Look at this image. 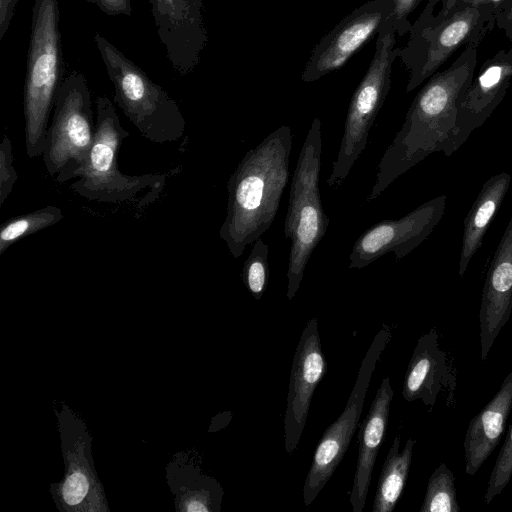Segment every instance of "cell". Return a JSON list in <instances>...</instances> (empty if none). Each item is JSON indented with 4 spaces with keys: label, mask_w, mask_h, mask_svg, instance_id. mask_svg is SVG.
<instances>
[{
    "label": "cell",
    "mask_w": 512,
    "mask_h": 512,
    "mask_svg": "<svg viewBox=\"0 0 512 512\" xmlns=\"http://www.w3.org/2000/svg\"><path fill=\"white\" fill-rule=\"evenodd\" d=\"M13 160L11 140L8 134L4 133L0 145V206H3L18 179Z\"/></svg>",
    "instance_id": "83f0119b"
},
{
    "label": "cell",
    "mask_w": 512,
    "mask_h": 512,
    "mask_svg": "<svg viewBox=\"0 0 512 512\" xmlns=\"http://www.w3.org/2000/svg\"><path fill=\"white\" fill-rule=\"evenodd\" d=\"M512 478V425L507 432L502 448L491 471L484 500L489 504L506 488Z\"/></svg>",
    "instance_id": "4316f807"
},
{
    "label": "cell",
    "mask_w": 512,
    "mask_h": 512,
    "mask_svg": "<svg viewBox=\"0 0 512 512\" xmlns=\"http://www.w3.org/2000/svg\"><path fill=\"white\" fill-rule=\"evenodd\" d=\"M97 6L109 16H130L132 12L130 0H98Z\"/></svg>",
    "instance_id": "f546056e"
},
{
    "label": "cell",
    "mask_w": 512,
    "mask_h": 512,
    "mask_svg": "<svg viewBox=\"0 0 512 512\" xmlns=\"http://www.w3.org/2000/svg\"><path fill=\"white\" fill-rule=\"evenodd\" d=\"M58 421L66 468L63 481L53 492L56 503L67 511L108 510L91 460V439L84 423L66 406Z\"/></svg>",
    "instance_id": "7c38bea8"
},
{
    "label": "cell",
    "mask_w": 512,
    "mask_h": 512,
    "mask_svg": "<svg viewBox=\"0 0 512 512\" xmlns=\"http://www.w3.org/2000/svg\"><path fill=\"white\" fill-rule=\"evenodd\" d=\"M457 370L443 349L435 328L421 335L410 358L402 388L408 402L420 400L430 410L441 396L446 406L455 402Z\"/></svg>",
    "instance_id": "2e32d148"
},
{
    "label": "cell",
    "mask_w": 512,
    "mask_h": 512,
    "mask_svg": "<svg viewBox=\"0 0 512 512\" xmlns=\"http://www.w3.org/2000/svg\"><path fill=\"white\" fill-rule=\"evenodd\" d=\"M495 22L496 27L502 30L508 39L512 40V0H508L499 11Z\"/></svg>",
    "instance_id": "1f68e13d"
},
{
    "label": "cell",
    "mask_w": 512,
    "mask_h": 512,
    "mask_svg": "<svg viewBox=\"0 0 512 512\" xmlns=\"http://www.w3.org/2000/svg\"><path fill=\"white\" fill-rule=\"evenodd\" d=\"M458 1L460 0H428L425 7L430 9H435L438 3L441 4V9L443 11L451 9Z\"/></svg>",
    "instance_id": "836d02e7"
},
{
    "label": "cell",
    "mask_w": 512,
    "mask_h": 512,
    "mask_svg": "<svg viewBox=\"0 0 512 512\" xmlns=\"http://www.w3.org/2000/svg\"><path fill=\"white\" fill-rule=\"evenodd\" d=\"M18 0H0V40L11 24Z\"/></svg>",
    "instance_id": "4dcf8cb0"
},
{
    "label": "cell",
    "mask_w": 512,
    "mask_h": 512,
    "mask_svg": "<svg viewBox=\"0 0 512 512\" xmlns=\"http://www.w3.org/2000/svg\"><path fill=\"white\" fill-rule=\"evenodd\" d=\"M170 476L171 489L177 496L180 510L217 512L221 508L223 489L211 477L201 473V470L192 464H183Z\"/></svg>",
    "instance_id": "7402d4cb"
},
{
    "label": "cell",
    "mask_w": 512,
    "mask_h": 512,
    "mask_svg": "<svg viewBox=\"0 0 512 512\" xmlns=\"http://www.w3.org/2000/svg\"><path fill=\"white\" fill-rule=\"evenodd\" d=\"M160 42L173 69L193 72L208 42L202 0H149Z\"/></svg>",
    "instance_id": "5bb4252c"
},
{
    "label": "cell",
    "mask_w": 512,
    "mask_h": 512,
    "mask_svg": "<svg viewBox=\"0 0 512 512\" xmlns=\"http://www.w3.org/2000/svg\"><path fill=\"white\" fill-rule=\"evenodd\" d=\"M512 313V216L484 282L479 310L480 359L485 361Z\"/></svg>",
    "instance_id": "ac0fdd59"
},
{
    "label": "cell",
    "mask_w": 512,
    "mask_h": 512,
    "mask_svg": "<svg viewBox=\"0 0 512 512\" xmlns=\"http://www.w3.org/2000/svg\"><path fill=\"white\" fill-rule=\"evenodd\" d=\"M396 34L392 22L384 21L374 56L348 107L339 151L327 179L330 188L343 184L365 149L370 129L390 91L392 66L401 49L396 46Z\"/></svg>",
    "instance_id": "ba28073f"
},
{
    "label": "cell",
    "mask_w": 512,
    "mask_h": 512,
    "mask_svg": "<svg viewBox=\"0 0 512 512\" xmlns=\"http://www.w3.org/2000/svg\"><path fill=\"white\" fill-rule=\"evenodd\" d=\"M455 477L446 464L441 463L431 474L420 512H459Z\"/></svg>",
    "instance_id": "d4e9b609"
},
{
    "label": "cell",
    "mask_w": 512,
    "mask_h": 512,
    "mask_svg": "<svg viewBox=\"0 0 512 512\" xmlns=\"http://www.w3.org/2000/svg\"><path fill=\"white\" fill-rule=\"evenodd\" d=\"M268 245L258 238L244 262L242 280L256 300H260L266 291L269 280Z\"/></svg>",
    "instance_id": "484cf974"
},
{
    "label": "cell",
    "mask_w": 512,
    "mask_h": 512,
    "mask_svg": "<svg viewBox=\"0 0 512 512\" xmlns=\"http://www.w3.org/2000/svg\"><path fill=\"white\" fill-rule=\"evenodd\" d=\"M63 217L59 207L48 205L7 219L0 227V255L19 240L53 226Z\"/></svg>",
    "instance_id": "cb8c5ba5"
},
{
    "label": "cell",
    "mask_w": 512,
    "mask_h": 512,
    "mask_svg": "<svg viewBox=\"0 0 512 512\" xmlns=\"http://www.w3.org/2000/svg\"><path fill=\"white\" fill-rule=\"evenodd\" d=\"M326 371L318 318L312 317L300 336L291 366L284 413V448L288 454L294 452L300 442L313 394Z\"/></svg>",
    "instance_id": "9a60e30c"
},
{
    "label": "cell",
    "mask_w": 512,
    "mask_h": 512,
    "mask_svg": "<svg viewBox=\"0 0 512 512\" xmlns=\"http://www.w3.org/2000/svg\"><path fill=\"white\" fill-rule=\"evenodd\" d=\"M494 11L485 5L458 1L451 9L424 7L412 24L399 58L409 72L406 92L430 78L460 47H478L496 26Z\"/></svg>",
    "instance_id": "5b68a950"
},
{
    "label": "cell",
    "mask_w": 512,
    "mask_h": 512,
    "mask_svg": "<svg viewBox=\"0 0 512 512\" xmlns=\"http://www.w3.org/2000/svg\"><path fill=\"white\" fill-rule=\"evenodd\" d=\"M85 1H87V2H89L91 4H96V5H97V2H98V0H85Z\"/></svg>",
    "instance_id": "e575fe53"
},
{
    "label": "cell",
    "mask_w": 512,
    "mask_h": 512,
    "mask_svg": "<svg viewBox=\"0 0 512 512\" xmlns=\"http://www.w3.org/2000/svg\"><path fill=\"white\" fill-rule=\"evenodd\" d=\"M95 139L91 93L85 75L73 70L55 100L42 155L47 173L58 183L74 180Z\"/></svg>",
    "instance_id": "9c48e42d"
},
{
    "label": "cell",
    "mask_w": 512,
    "mask_h": 512,
    "mask_svg": "<svg viewBox=\"0 0 512 512\" xmlns=\"http://www.w3.org/2000/svg\"><path fill=\"white\" fill-rule=\"evenodd\" d=\"M292 144L291 128L282 125L248 150L231 174L219 236L234 259L275 220L289 177Z\"/></svg>",
    "instance_id": "7a4b0ae2"
},
{
    "label": "cell",
    "mask_w": 512,
    "mask_h": 512,
    "mask_svg": "<svg viewBox=\"0 0 512 512\" xmlns=\"http://www.w3.org/2000/svg\"><path fill=\"white\" fill-rule=\"evenodd\" d=\"M59 16L58 0L34 1L23 94L25 145L31 159L44 153L49 118L64 80Z\"/></svg>",
    "instance_id": "277c9868"
},
{
    "label": "cell",
    "mask_w": 512,
    "mask_h": 512,
    "mask_svg": "<svg viewBox=\"0 0 512 512\" xmlns=\"http://www.w3.org/2000/svg\"><path fill=\"white\" fill-rule=\"evenodd\" d=\"M512 80V46L487 59L457 106L455 147L481 127L504 99Z\"/></svg>",
    "instance_id": "e0dca14e"
},
{
    "label": "cell",
    "mask_w": 512,
    "mask_h": 512,
    "mask_svg": "<svg viewBox=\"0 0 512 512\" xmlns=\"http://www.w3.org/2000/svg\"><path fill=\"white\" fill-rule=\"evenodd\" d=\"M390 338L389 327L383 325L361 362L357 379L343 412L327 427L315 449L303 487V501L306 507L324 488L348 450L359 423L373 372Z\"/></svg>",
    "instance_id": "30bf717a"
},
{
    "label": "cell",
    "mask_w": 512,
    "mask_h": 512,
    "mask_svg": "<svg viewBox=\"0 0 512 512\" xmlns=\"http://www.w3.org/2000/svg\"><path fill=\"white\" fill-rule=\"evenodd\" d=\"M511 175L496 174L485 181L464 219L458 274L463 277L472 257L479 250L491 221L509 189Z\"/></svg>",
    "instance_id": "44dd1931"
},
{
    "label": "cell",
    "mask_w": 512,
    "mask_h": 512,
    "mask_svg": "<svg viewBox=\"0 0 512 512\" xmlns=\"http://www.w3.org/2000/svg\"><path fill=\"white\" fill-rule=\"evenodd\" d=\"M512 408V371L488 404L473 417L464 437L465 472L473 476L499 444Z\"/></svg>",
    "instance_id": "ffe728a7"
},
{
    "label": "cell",
    "mask_w": 512,
    "mask_h": 512,
    "mask_svg": "<svg viewBox=\"0 0 512 512\" xmlns=\"http://www.w3.org/2000/svg\"><path fill=\"white\" fill-rule=\"evenodd\" d=\"M477 47L465 46L445 70L419 90L405 121L381 157L366 202L379 197L397 178L434 152L451 156L455 147L458 102L474 78Z\"/></svg>",
    "instance_id": "6da1fadb"
},
{
    "label": "cell",
    "mask_w": 512,
    "mask_h": 512,
    "mask_svg": "<svg viewBox=\"0 0 512 512\" xmlns=\"http://www.w3.org/2000/svg\"><path fill=\"white\" fill-rule=\"evenodd\" d=\"M416 441L409 438L400 451L396 435L383 463L372 505V512H392L402 495L408 478Z\"/></svg>",
    "instance_id": "603a6c76"
},
{
    "label": "cell",
    "mask_w": 512,
    "mask_h": 512,
    "mask_svg": "<svg viewBox=\"0 0 512 512\" xmlns=\"http://www.w3.org/2000/svg\"><path fill=\"white\" fill-rule=\"evenodd\" d=\"M94 42L114 88V103L148 141H179L186 120L177 102L160 85L100 33Z\"/></svg>",
    "instance_id": "8992f818"
},
{
    "label": "cell",
    "mask_w": 512,
    "mask_h": 512,
    "mask_svg": "<svg viewBox=\"0 0 512 512\" xmlns=\"http://www.w3.org/2000/svg\"><path fill=\"white\" fill-rule=\"evenodd\" d=\"M321 154V122L319 118H314L292 176L284 221L285 237L291 239L287 269L288 300H292L298 292L308 261L325 236L329 224L319 191Z\"/></svg>",
    "instance_id": "52a82bcc"
},
{
    "label": "cell",
    "mask_w": 512,
    "mask_h": 512,
    "mask_svg": "<svg viewBox=\"0 0 512 512\" xmlns=\"http://www.w3.org/2000/svg\"><path fill=\"white\" fill-rule=\"evenodd\" d=\"M464 2L471 3L474 5H485L490 7L494 13L495 17L499 13V11L505 6L508 0H463Z\"/></svg>",
    "instance_id": "d6a6232c"
},
{
    "label": "cell",
    "mask_w": 512,
    "mask_h": 512,
    "mask_svg": "<svg viewBox=\"0 0 512 512\" xmlns=\"http://www.w3.org/2000/svg\"><path fill=\"white\" fill-rule=\"evenodd\" d=\"M128 136L111 100L97 96L94 143L70 189L89 201L101 203L129 202L145 206L158 198L166 174L127 175L118 168V154Z\"/></svg>",
    "instance_id": "3957f363"
},
{
    "label": "cell",
    "mask_w": 512,
    "mask_h": 512,
    "mask_svg": "<svg viewBox=\"0 0 512 512\" xmlns=\"http://www.w3.org/2000/svg\"><path fill=\"white\" fill-rule=\"evenodd\" d=\"M392 6L391 16L388 18L398 36L409 33L411 22L409 16L418 7L421 0H389Z\"/></svg>",
    "instance_id": "f1b7e54d"
},
{
    "label": "cell",
    "mask_w": 512,
    "mask_h": 512,
    "mask_svg": "<svg viewBox=\"0 0 512 512\" xmlns=\"http://www.w3.org/2000/svg\"><path fill=\"white\" fill-rule=\"evenodd\" d=\"M391 12L389 0H369L354 9L315 45L301 80L314 82L343 67L379 32Z\"/></svg>",
    "instance_id": "4fadbf2b"
},
{
    "label": "cell",
    "mask_w": 512,
    "mask_h": 512,
    "mask_svg": "<svg viewBox=\"0 0 512 512\" xmlns=\"http://www.w3.org/2000/svg\"><path fill=\"white\" fill-rule=\"evenodd\" d=\"M447 197L440 195L397 220H382L362 233L349 255L350 269H362L379 257L394 253L397 260L411 253L434 230L445 211Z\"/></svg>",
    "instance_id": "8fae6325"
},
{
    "label": "cell",
    "mask_w": 512,
    "mask_h": 512,
    "mask_svg": "<svg viewBox=\"0 0 512 512\" xmlns=\"http://www.w3.org/2000/svg\"><path fill=\"white\" fill-rule=\"evenodd\" d=\"M393 389L384 377L358 431V457L349 502L353 512H362L370 488L376 458L388 426Z\"/></svg>",
    "instance_id": "d6986e66"
}]
</instances>
